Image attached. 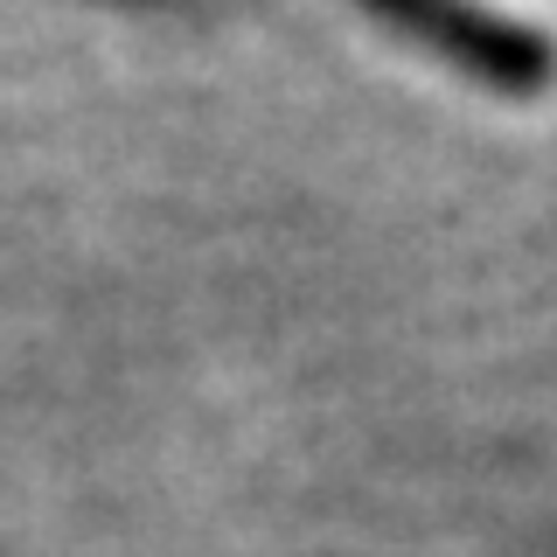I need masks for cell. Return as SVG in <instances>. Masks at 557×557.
<instances>
[{"label":"cell","mask_w":557,"mask_h":557,"mask_svg":"<svg viewBox=\"0 0 557 557\" xmlns=\"http://www.w3.org/2000/svg\"><path fill=\"white\" fill-rule=\"evenodd\" d=\"M370 8L391 14V22H405L411 35H425V42H440L446 57L474 63L481 77H495V84L530 91V84L550 77L544 35H530L522 22H502V14H481V8H467V0H370Z\"/></svg>","instance_id":"6da1fadb"}]
</instances>
